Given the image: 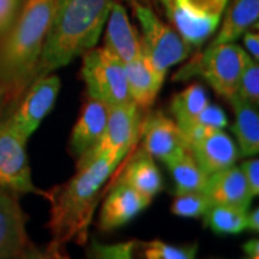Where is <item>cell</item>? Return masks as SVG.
I'll return each instance as SVG.
<instances>
[{
	"label": "cell",
	"mask_w": 259,
	"mask_h": 259,
	"mask_svg": "<svg viewBox=\"0 0 259 259\" xmlns=\"http://www.w3.org/2000/svg\"><path fill=\"white\" fill-rule=\"evenodd\" d=\"M115 166L104 154L90 153L78 160L76 173L68 182L44 193L51 203L48 229L51 242L47 253L52 259H69L68 245L88 242L97 204Z\"/></svg>",
	"instance_id": "1"
},
{
	"label": "cell",
	"mask_w": 259,
	"mask_h": 259,
	"mask_svg": "<svg viewBox=\"0 0 259 259\" xmlns=\"http://www.w3.org/2000/svg\"><path fill=\"white\" fill-rule=\"evenodd\" d=\"M111 2L55 0L51 26L30 83L95 48L108 18Z\"/></svg>",
	"instance_id": "2"
},
{
	"label": "cell",
	"mask_w": 259,
	"mask_h": 259,
	"mask_svg": "<svg viewBox=\"0 0 259 259\" xmlns=\"http://www.w3.org/2000/svg\"><path fill=\"white\" fill-rule=\"evenodd\" d=\"M55 0H25L9 32L0 39V85L3 104L15 105L28 88L51 26Z\"/></svg>",
	"instance_id": "3"
},
{
	"label": "cell",
	"mask_w": 259,
	"mask_h": 259,
	"mask_svg": "<svg viewBox=\"0 0 259 259\" xmlns=\"http://www.w3.org/2000/svg\"><path fill=\"white\" fill-rule=\"evenodd\" d=\"M249 55L236 44L207 47L180 68L173 81L185 82L194 76H202L221 97L231 101L238 94L239 79Z\"/></svg>",
	"instance_id": "4"
},
{
	"label": "cell",
	"mask_w": 259,
	"mask_h": 259,
	"mask_svg": "<svg viewBox=\"0 0 259 259\" xmlns=\"http://www.w3.org/2000/svg\"><path fill=\"white\" fill-rule=\"evenodd\" d=\"M128 5L141 29L143 52L154 71L164 78L168 68L190 56L192 47L182 39L175 28L158 18L148 2H131Z\"/></svg>",
	"instance_id": "5"
},
{
	"label": "cell",
	"mask_w": 259,
	"mask_h": 259,
	"mask_svg": "<svg viewBox=\"0 0 259 259\" xmlns=\"http://www.w3.org/2000/svg\"><path fill=\"white\" fill-rule=\"evenodd\" d=\"M82 78L88 95L108 107L131 104L124 64L105 48H93L82 55Z\"/></svg>",
	"instance_id": "6"
},
{
	"label": "cell",
	"mask_w": 259,
	"mask_h": 259,
	"mask_svg": "<svg viewBox=\"0 0 259 259\" xmlns=\"http://www.w3.org/2000/svg\"><path fill=\"white\" fill-rule=\"evenodd\" d=\"M26 141L8 117L0 121V190L19 196L26 193L44 196L45 192L32 182Z\"/></svg>",
	"instance_id": "7"
},
{
	"label": "cell",
	"mask_w": 259,
	"mask_h": 259,
	"mask_svg": "<svg viewBox=\"0 0 259 259\" xmlns=\"http://www.w3.org/2000/svg\"><path fill=\"white\" fill-rule=\"evenodd\" d=\"M61 90V79L55 74L37 78L20 95L15 108L9 110L8 118L18 133L28 140L39 127L42 120L55 105Z\"/></svg>",
	"instance_id": "8"
},
{
	"label": "cell",
	"mask_w": 259,
	"mask_h": 259,
	"mask_svg": "<svg viewBox=\"0 0 259 259\" xmlns=\"http://www.w3.org/2000/svg\"><path fill=\"white\" fill-rule=\"evenodd\" d=\"M196 253L197 243L173 245L160 239L102 243L93 239L87 259H194Z\"/></svg>",
	"instance_id": "9"
},
{
	"label": "cell",
	"mask_w": 259,
	"mask_h": 259,
	"mask_svg": "<svg viewBox=\"0 0 259 259\" xmlns=\"http://www.w3.org/2000/svg\"><path fill=\"white\" fill-rule=\"evenodd\" d=\"M141 127L140 108L134 104L108 107V118L102 139L93 153L104 154L115 166H120L122 158L137 141Z\"/></svg>",
	"instance_id": "10"
},
{
	"label": "cell",
	"mask_w": 259,
	"mask_h": 259,
	"mask_svg": "<svg viewBox=\"0 0 259 259\" xmlns=\"http://www.w3.org/2000/svg\"><path fill=\"white\" fill-rule=\"evenodd\" d=\"M143 150L153 158L164 164L179 157L187 150L185 134L179 128L175 120L168 118L164 112L148 114L140 127Z\"/></svg>",
	"instance_id": "11"
},
{
	"label": "cell",
	"mask_w": 259,
	"mask_h": 259,
	"mask_svg": "<svg viewBox=\"0 0 259 259\" xmlns=\"http://www.w3.org/2000/svg\"><path fill=\"white\" fill-rule=\"evenodd\" d=\"M151 203V199L139 193L127 183L117 179L107 194L98 216V229L112 232L128 225Z\"/></svg>",
	"instance_id": "12"
},
{
	"label": "cell",
	"mask_w": 259,
	"mask_h": 259,
	"mask_svg": "<svg viewBox=\"0 0 259 259\" xmlns=\"http://www.w3.org/2000/svg\"><path fill=\"white\" fill-rule=\"evenodd\" d=\"M164 12L182 39L196 48L212 36L222 18L196 9L187 0H170Z\"/></svg>",
	"instance_id": "13"
},
{
	"label": "cell",
	"mask_w": 259,
	"mask_h": 259,
	"mask_svg": "<svg viewBox=\"0 0 259 259\" xmlns=\"http://www.w3.org/2000/svg\"><path fill=\"white\" fill-rule=\"evenodd\" d=\"M29 245L26 214L19 194L0 190V259L15 258Z\"/></svg>",
	"instance_id": "14"
},
{
	"label": "cell",
	"mask_w": 259,
	"mask_h": 259,
	"mask_svg": "<svg viewBox=\"0 0 259 259\" xmlns=\"http://www.w3.org/2000/svg\"><path fill=\"white\" fill-rule=\"evenodd\" d=\"M108 118V105L94 97H87L72 128L69 147L76 160L93 153L100 144Z\"/></svg>",
	"instance_id": "15"
},
{
	"label": "cell",
	"mask_w": 259,
	"mask_h": 259,
	"mask_svg": "<svg viewBox=\"0 0 259 259\" xmlns=\"http://www.w3.org/2000/svg\"><path fill=\"white\" fill-rule=\"evenodd\" d=\"M105 45L104 48L122 64H128L143 52L141 39L130 22L127 9L122 2L112 0L108 18L105 22Z\"/></svg>",
	"instance_id": "16"
},
{
	"label": "cell",
	"mask_w": 259,
	"mask_h": 259,
	"mask_svg": "<svg viewBox=\"0 0 259 259\" xmlns=\"http://www.w3.org/2000/svg\"><path fill=\"white\" fill-rule=\"evenodd\" d=\"M189 150L207 176L235 166L239 158L238 146L222 130L213 131L189 144Z\"/></svg>",
	"instance_id": "17"
},
{
	"label": "cell",
	"mask_w": 259,
	"mask_h": 259,
	"mask_svg": "<svg viewBox=\"0 0 259 259\" xmlns=\"http://www.w3.org/2000/svg\"><path fill=\"white\" fill-rule=\"evenodd\" d=\"M212 204H231L249 209L253 194L241 167L232 166L209 176L203 190Z\"/></svg>",
	"instance_id": "18"
},
{
	"label": "cell",
	"mask_w": 259,
	"mask_h": 259,
	"mask_svg": "<svg viewBox=\"0 0 259 259\" xmlns=\"http://www.w3.org/2000/svg\"><path fill=\"white\" fill-rule=\"evenodd\" d=\"M124 71L133 102L140 110H148L154 104L164 78L154 71L144 52L134 61L124 64Z\"/></svg>",
	"instance_id": "19"
},
{
	"label": "cell",
	"mask_w": 259,
	"mask_h": 259,
	"mask_svg": "<svg viewBox=\"0 0 259 259\" xmlns=\"http://www.w3.org/2000/svg\"><path fill=\"white\" fill-rule=\"evenodd\" d=\"M223 12L225 18L219 33L207 47L232 44L253 25H258L259 0H231Z\"/></svg>",
	"instance_id": "20"
},
{
	"label": "cell",
	"mask_w": 259,
	"mask_h": 259,
	"mask_svg": "<svg viewBox=\"0 0 259 259\" xmlns=\"http://www.w3.org/2000/svg\"><path fill=\"white\" fill-rule=\"evenodd\" d=\"M118 179L151 200L163 190V177L157 164L143 148L131 157Z\"/></svg>",
	"instance_id": "21"
},
{
	"label": "cell",
	"mask_w": 259,
	"mask_h": 259,
	"mask_svg": "<svg viewBox=\"0 0 259 259\" xmlns=\"http://www.w3.org/2000/svg\"><path fill=\"white\" fill-rule=\"evenodd\" d=\"M235 111L232 131L238 140L239 156L253 157L259 153V115L258 107L235 95L231 101Z\"/></svg>",
	"instance_id": "22"
},
{
	"label": "cell",
	"mask_w": 259,
	"mask_h": 259,
	"mask_svg": "<svg viewBox=\"0 0 259 259\" xmlns=\"http://www.w3.org/2000/svg\"><path fill=\"white\" fill-rule=\"evenodd\" d=\"M175 180V194L203 192L209 176L197 164L192 151L187 148L179 157L166 164Z\"/></svg>",
	"instance_id": "23"
},
{
	"label": "cell",
	"mask_w": 259,
	"mask_h": 259,
	"mask_svg": "<svg viewBox=\"0 0 259 259\" xmlns=\"http://www.w3.org/2000/svg\"><path fill=\"white\" fill-rule=\"evenodd\" d=\"M207 104L209 95L200 83H192L182 93L177 94L171 101V114L182 133H185L193 124Z\"/></svg>",
	"instance_id": "24"
},
{
	"label": "cell",
	"mask_w": 259,
	"mask_h": 259,
	"mask_svg": "<svg viewBox=\"0 0 259 259\" xmlns=\"http://www.w3.org/2000/svg\"><path fill=\"white\" fill-rule=\"evenodd\" d=\"M203 222L214 235H239L248 231V209L231 204H212L204 213Z\"/></svg>",
	"instance_id": "25"
},
{
	"label": "cell",
	"mask_w": 259,
	"mask_h": 259,
	"mask_svg": "<svg viewBox=\"0 0 259 259\" xmlns=\"http://www.w3.org/2000/svg\"><path fill=\"white\" fill-rule=\"evenodd\" d=\"M226 125H228V117H226V114L222 108L218 105L207 104L206 108L194 120L193 124L183 133L187 147H189V144H192L204 136L210 134L213 131L223 130Z\"/></svg>",
	"instance_id": "26"
},
{
	"label": "cell",
	"mask_w": 259,
	"mask_h": 259,
	"mask_svg": "<svg viewBox=\"0 0 259 259\" xmlns=\"http://www.w3.org/2000/svg\"><path fill=\"white\" fill-rule=\"evenodd\" d=\"M210 206L212 203L204 192L176 194L171 203V213L179 218L197 219V218H203L204 213L210 209Z\"/></svg>",
	"instance_id": "27"
},
{
	"label": "cell",
	"mask_w": 259,
	"mask_h": 259,
	"mask_svg": "<svg viewBox=\"0 0 259 259\" xmlns=\"http://www.w3.org/2000/svg\"><path fill=\"white\" fill-rule=\"evenodd\" d=\"M239 98L258 107L259 104V66L258 61H253L249 56L239 79L238 94Z\"/></svg>",
	"instance_id": "28"
},
{
	"label": "cell",
	"mask_w": 259,
	"mask_h": 259,
	"mask_svg": "<svg viewBox=\"0 0 259 259\" xmlns=\"http://www.w3.org/2000/svg\"><path fill=\"white\" fill-rule=\"evenodd\" d=\"M25 0H0V39L9 32Z\"/></svg>",
	"instance_id": "29"
},
{
	"label": "cell",
	"mask_w": 259,
	"mask_h": 259,
	"mask_svg": "<svg viewBox=\"0 0 259 259\" xmlns=\"http://www.w3.org/2000/svg\"><path fill=\"white\" fill-rule=\"evenodd\" d=\"M242 173L248 182L250 192L255 196H258L259 193V160L256 157H249L248 160H245L241 166Z\"/></svg>",
	"instance_id": "30"
},
{
	"label": "cell",
	"mask_w": 259,
	"mask_h": 259,
	"mask_svg": "<svg viewBox=\"0 0 259 259\" xmlns=\"http://www.w3.org/2000/svg\"><path fill=\"white\" fill-rule=\"evenodd\" d=\"M187 2L196 9L202 10L204 13L222 16L225 6L229 0H187Z\"/></svg>",
	"instance_id": "31"
},
{
	"label": "cell",
	"mask_w": 259,
	"mask_h": 259,
	"mask_svg": "<svg viewBox=\"0 0 259 259\" xmlns=\"http://www.w3.org/2000/svg\"><path fill=\"white\" fill-rule=\"evenodd\" d=\"M243 44L246 49L249 51V56L253 61L259 59V35L258 28H255V30H246L243 33Z\"/></svg>",
	"instance_id": "32"
},
{
	"label": "cell",
	"mask_w": 259,
	"mask_h": 259,
	"mask_svg": "<svg viewBox=\"0 0 259 259\" xmlns=\"http://www.w3.org/2000/svg\"><path fill=\"white\" fill-rule=\"evenodd\" d=\"M12 259H52L48 253H44L37 249L36 246H33L32 243L29 245L26 249H23L19 255H16L15 258Z\"/></svg>",
	"instance_id": "33"
},
{
	"label": "cell",
	"mask_w": 259,
	"mask_h": 259,
	"mask_svg": "<svg viewBox=\"0 0 259 259\" xmlns=\"http://www.w3.org/2000/svg\"><path fill=\"white\" fill-rule=\"evenodd\" d=\"M242 248H243V252H245V255L248 258L259 259V241L256 238L255 239H249Z\"/></svg>",
	"instance_id": "34"
},
{
	"label": "cell",
	"mask_w": 259,
	"mask_h": 259,
	"mask_svg": "<svg viewBox=\"0 0 259 259\" xmlns=\"http://www.w3.org/2000/svg\"><path fill=\"white\" fill-rule=\"evenodd\" d=\"M248 231L258 233L259 231V209H253L252 212H248Z\"/></svg>",
	"instance_id": "35"
},
{
	"label": "cell",
	"mask_w": 259,
	"mask_h": 259,
	"mask_svg": "<svg viewBox=\"0 0 259 259\" xmlns=\"http://www.w3.org/2000/svg\"><path fill=\"white\" fill-rule=\"evenodd\" d=\"M5 98H6V88L0 85V107L3 105V102H5Z\"/></svg>",
	"instance_id": "36"
},
{
	"label": "cell",
	"mask_w": 259,
	"mask_h": 259,
	"mask_svg": "<svg viewBox=\"0 0 259 259\" xmlns=\"http://www.w3.org/2000/svg\"><path fill=\"white\" fill-rule=\"evenodd\" d=\"M158 2L161 3V6H163V9H166L167 6H168V2H170V0H158Z\"/></svg>",
	"instance_id": "37"
},
{
	"label": "cell",
	"mask_w": 259,
	"mask_h": 259,
	"mask_svg": "<svg viewBox=\"0 0 259 259\" xmlns=\"http://www.w3.org/2000/svg\"><path fill=\"white\" fill-rule=\"evenodd\" d=\"M118 2H127V3H131V2H148V0H118Z\"/></svg>",
	"instance_id": "38"
},
{
	"label": "cell",
	"mask_w": 259,
	"mask_h": 259,
	"mask_svg": "<svg viewBox=\"0 0 259 259\" xmlns=\"http://www.w3.org/2000/svg\"><path fill=\"white\" fill-rule=\"evenodd\" d=\"M249 259H250V258H249Z\"/></svg>",
	"instance_id": "39"
}]
</instances>
